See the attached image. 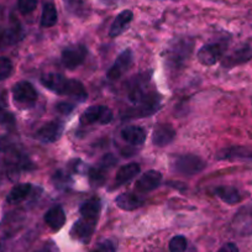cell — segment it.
<instances>
[{"mask_svg": "<svg viewBox=\"0 0 252 252\" xmlns=\"http://www.w3.org/2000/svg\"><path fill=\"white\" fill-rule=\"evenodd\" d=\"M113 111L104 105H92L81 115V124L83 125H92L98 123L100 125H106L113 120Z\"/></svg>", "mask_w": 252, "mask_h": 252, "instance_id": "3", "label": "cell"}, {"mask_svg": "<svg viewBox=\"0 0 252 252\" xmlns=\"http://www.w3.org/2000/svg\"><path fill=\"white\" fill-rule=\"evenodd\" d=\"M64 95L71 96V98L76 99L77 101H86L88 98V93H87L84 86L77 79H68Z\"/></svg>", "mask_w": 252, "mask_h": 252, "instance_id": "20", "label": "cell"}, {"mask_svg": "<svg viewBox=\"0 0 252 252\" xmlns=\"http://www.w3.org/2000/svg\"><path fill=\"white\" fill-rule=\"evenodd\" d=\"M252 52H251V48L250 47H242L240 50L235 51L234 53H231L230 56H227L226 58H224L222 61V67H230L232 66H236V64H240V63H244L246 61H249L251 58Z\"/></svg>", "mask_w": 252, "mask_h": 252, "instance_id": "18", "label": "cell"}, {"mask_svg": "<svg viewBox=\"0 0 252 252\" xmlns=\"http://www.w3.org/2000/svg\"><path fill=\"white\" fill-rule=\"evenodd\" d=\"M131 63L132 52L130 50H125L121 55H119V57L116 58L114 64L108 71V78L113 79V81L119 79L126 71H127V69H129V67L131 66Z\"/></svg>", "mask_w": 252, "mask_h": 252, "instance_id": "9", "label": "cell"}, {"mask_svg": "<svg viewBox=\"0 0 252 252\" xmlns=\"http://www.w3.org/2000/svg\"><path fill=\"white\" fill-rule=\"evenodd\" d=\"M140 173V164L139 163H127L125 166L120 167L119 171L116 172L115 179H114V183L111 189L119 188V187L124 186L125 183L131 181L132 178L137 176Z\"/></svg>", "mask_w": 252, "mask_h": 252, "instance_id": "13", "label": "cell"}, {"mask_svg": "<svg viewBox=\"0 0 252 252\" xmlns=\"http://www.w3.org/2000/svg\"><path fill=\"white\" fill-rule=\"evenodd\" d=\"M56 110L60 114H63V115H69V114L74 110V104L61 101V103H58L57 105H56Z\"/></svg>", "mask_w": 252, "mask_h": 252, "instance_id": "33", "label": "cell"}, {"mask_svg": "<svg viewBox=\"0 0 252 252\" xmlns=\"http://www.w3.org/2000/svg\"><path fill=\"white\" fill-rule=\"evenodd\" d=\"M69 181L68 174H66L63 171H58L56 172L55 176H53V182H55L56 187H62L66 186Z\"/></svg>", "mask_w": 252, "mask_h": 252, "instance_id": "31", "label": "cell"}, {"mask_svg": "<svg viewBox=\"0 0 252 252\" xmlns=\"http://www.w3.org/2000/svg\"><path fill=\"white\" fill-rule=\"evenodd\" d=\"M116 158L113 156V155H105V156L101 158L100 163H99V167L104 171H108L109 168H111L113 166H115Z\"/></svg>", "mask_w": 252, "mask_h": 252, "instance_id": "32", "label": "cell"}, {"mask_svg": "<svg viewBox=\"0 0 252 252\" xmlns=\"http://www.w3.org/2000/svg\"><path fill=\"white\" fill-rule=\"evenodd\" d=\"M115 203L120 209L126 210V212H131V210H135L141 207L144 204V199L140 198V195L136 194V193L129 192L119 195L115 199Z\"/></svg>", "mask_w": 252, "mask_h": 252, "instance_id": "16", "label": "cell"}, {"mask_svg": "<svg viewBox=\"0 0 252 252\" xmlns=\"http://www.w3.org/2000/svg\"><path fill=\"white\" fill-rule=\"evenodd\" d=\"M172 168L177 173L194 176L205 168V162L195 155H182L174 158Z\"/></svg>", "mask_w": 252, "mask_h": 252, "instance_id": "1", "label": "cell"}, {"mask_svg": "<svg viewBox=\"0 0 252 252\" xmlns=\"http://www.w3.org/2000/svg\"><path fill=\"white\" fill-rule=\"evenodd\" d=\"M87 56V48L84 45H74L64 48L61 56L63 66L68 69H74L83 63Z\"/></svg>", "mask_w": 252, "mask_h": 252, "instance_id": "5", "label": "cell"}, {"mask_svg": "<svg viewBox=\"0 0 252 252\" xmlns=\"http://www.w3.org/2000/svg\"><path fill=\"white\" fill-rule=\"evenodd\" d=\"M13 73V62L8 57H0V81L9 78Z\"/></svg>", "mask_w": 252, "mask_h": 252, "instance_id": "27", "label": "cell"}, {"mask_svg": "<svg viewBox=\"0 0 252 252\" xmlns=\"http://www.w3.org/2000/svg\"><path fill=\"white\" fill-rule=\"evenodd\" d=\"M187 239L182 235L172 237L169 241V252H186Z\"/></svg>", "mask_w": 252, "mask_h": 252, "instance_id": "26", "label": "cell"}, {"mask_svg": "<svg viewBox=\"0 0 252 252\" xmlns=\"http://www.w3.org/2000/svg\"><path fill=\"white\" fill-rule=\"evenodd\" d=\"M31 189H32V187H31L30 183L18 184V186L14 187L10 192H9L6 200H8V203H10V204L23 202V200L25 199V198H28V195L30 194Z\"/></svg>", "mask_w": 252, "mask_h": 252, "instance_id": "22", "label": "cell"}, {"mask_svg": "<svg viewBox=\"0 0 252 252\" xmlns=\"http://www.w3.org/2000/svg\"><path fill=\"white\" fill-rule=\"evenodd\" d=\"M20 37H21V31H20V28H19V25H18V26H14V28L9 29V30L6 31L4 40H5L6 43H15V42H18V40Z\"/></svg>", "mask_w": 252, "mask_h": 252, "instance_id": "30", "label": "cell"}, {"mask_svg": "<svg viewBox=\"0 0 252 252\" xmlns=\"http://www.w3.org/2000/svg\"><path fill=\"white\" fill-rule=\"evenodd\" d=\"M101 203L98 198H92V199L87 200L86 203H83V205L79 209L82 218H86V219L91 220H96L98 221L99 213H100Z\"/></svg>", "mask_w": 252, "mask_h": 252, "instance_id": "21", "label": "cell"}, {"mask_svg": "<svg viewBox=\"0 0 252 252\" xmlns=\"http://www.w3.org/2000/svg\"><path fill=\"white\" fill-rule=\"evenodd\" d=\"M226 45L224 42H212L204 45L198 51V61L204 66H213L222 57Z\"/></svg>", "mask_w": 252, "mask_h": 252, "instance_id": "4", "label": "cell"}, {"mask_svg": "<svg viewBox=\"0 0 252 252\" xmlns=\"http://www.w3.org/2000/svg\"><path fill=\"white\" fill-rule=\"evenodd\" d=\"M33 252H56V249L55 247L50 246V245H45V246H42L41 249L36 250V251Z\"/></svg>", "mask_w": 252, "mask_h": 252, "instance_id": "36", "label": "cell"}, {"mask_svg": "<svg viewBox=\"0 0 252 252\" xmlns=\"http://www.w3.org/2000/svg\"><path fill=\"white\" fill-rule=\"evenodd\" d=\"M217 158L221 159V161H252V147H226L217 155Z\"/></svg>", "mask_w": 252, "mask_h": 252, "instance_id": "7", "label": "cell"}, {"mask_svg": "<svg viewBox=\"0 0 252 252\" xmlns=\"http://www.w3.org/2000/svg\"><path fill=\"white\" fill-rule=\"evenodd\" d=\"M215 194L217 197H219L222 202H225L226 204L234 205L237 203L241 202L242 197L240 194V192L234 187H218L215 189Z\"/></svg>", "mask_w": 252, "mask_h": 252, "instance_id": "19", "label": "cell"}, {"mask_svg": "<svg viewBox=\"0 0 252 252\" xmlns=\"http://www.w3.org/2000/svg\"><path fill=\"white\" fill-rule=\"evenodd\" d=\"M96 220L86 219V218H81L74 222L73 227L71 230V235L73 239L78 240L82 242H88L91 237L93 236L94 230H95Z\"/></svg>", "mask_w": 252, "mask_h": 252, "instance_id": "6", "label": "cell"}, {"mask_svg": "<svg viewBox=\"0 0 252 252\" xmlns=\"http://www.w3.org/2000/svg\"><path fill=\"white\" fill-rule=\"evenodd\" d=\"M64 6L74 15H84L87 11V0H63Z\"/></svg>", "mask_w": 252, "mask_h": 252, "instance_id": "24", "label": "cell"}, {"mask_svg": "<svg viewBox=\"0 0 252 252\" xmlns=\"http://www.w3.org/2000/svg\"><path fill=\"white\" fill-rule=\"evenodd\" d=\"M58 15L56 6L52 3L45 4L42 10V16H41V26L42 28H52L57 24Z\"/></svg>", "mask_w": 252, "mask_h": 252, "instance_id": "23", "label": "cell"}, {"mask_svg": "<svg viewBox=\"0 0 252 252\" xmlns=\"http://www.w3.org/2000/svg\"><path fill=\"white\" fill-rule=\"evenodd\" d=\"M134 18V14L131 10H124L119 14L118 16L114 20L113 25H111L110 31H109V36L110 37H118L119 35L124 32V31L127 29V26L130 25V23L132 21Z\"/></svg>", "mask_w": 252, "mask_h": 252, "instance_id": "15", "label": "cell"}, {"mask_svg": "<svg viewBox=\"0 0 252 252\" xmlns=\"http://www.w3.org/2000/svg\"><path fill=\"white\" fill-rule=\"evenodd\" d=\"M67 82H68V79L60 73H47L41 78V83L43 84V87H46L48 91L53 92L58 95H64Z\"/></svg>", "mask_w": 252, "mask_h": 252, "instance_id": "12", "label": "cell"}, {"mask_svg": "<svg viewBox=\"0 0 252 252\" xmlns=\"http://www.w3.org/2000/svg\"><path fill=\"white\" fill-rule=\"evenodd\" d=\"M89 181H91V184L94 187H100L103 186L104 182H105L106 178V171L101 169L100 167L98 168H91L89 169Z\"/></svg>", "mask_w": 252, "mask_h": 252, "instance_id": "25", "label": "cell"}, {"mask_svg": "<svg viewBox=\"0 0 252 252\" xmlns=\"http://www.w3.org/2000/svg\"><path fill=\"white\" fill-rule=\"evenodd\" d=\"M45 222L51 229L57 231V230L62 229L66 222V214L61 207H53L47 210V213L45 214Z\"/></svg>", "mask_w": 252, "mask_h": 252, "instance_id": "17", "label": "cell"}, {"mask_svg": "<svg viewBox=\"0 0 252 252\" xmlns=\"http://www.w3.org/2000/svg\"><path fill=\"white\" fill-rule=\"evenodd\" d=\"M13 98L20 108H31L37 100V92L29 82H19L13 88Z\"/></svg>", "mask_w": 252, "mask_h": 252, "instance_id": "2", "label": "cell"}, {"mask_svg": "<svg viewBox=\"0 0 252 252\" xmlns=\"http://www.w3.org/2000/svg\"><path fill=\"white\" fill-rule=\"evenodd\" d=\"M218 252H239V247L234 242H227Z\"/></svg>", "mask_w": 252, "mask_h": 252, "instance_id": "35", "label": "cell"}, {"mask_svg": "<svg viewBox=\"0 0 252 252\" xmlns=\"http://www.w3.org/2000/svg\"><path fill=\"white\" fill-rule=\"evenodd\" d=\"M162 182V174L158 171H147L146 173L142 174L139 179L136 181V186L135 189L139 193H149L152 192L154 189H156Z\"/></svg>", "mask_w": 252, "mask_h": 252, "instance_id": "8", "label": "cell"}, {"mask_svg": "<svg viewBox=\"0 0 252 252\" xmlns=\"http://www.w3.org/2000/svg\"><path fill=\"white\" fill-rule=\"evenodd\" d=\"M63 131V124L61 121H51V123L45 124L36 134L40 141L46 142V144H52L57 141L61 137Z\"/></svg>", "mask_w": 252, "mask_h": 252, "instance_id": "10", "label": "cell"}, {"mask_svg": "<svg viewBox=\"0 0 252 252\" xmlns=\"http://www.w3.org/2000/svg\"><path fill=\"white\" fill-rule=\"evenodd\" d=\"M174 137H176V131L168 124H158L155 126L154 135H152V142L155 146H167L173 141Z\"/></svg>", "mask_w": 252, "mask_h": 252, "instance_id": "11", "label": "cell"}, {"mask_svg": "<svg viewBox=\"0 0 252 252\" xmlns=\"http://www.w3.org/2000/svg\"><path fill=\"white\" fill-rule=\"evenodd\" d=\"M91 252H116V245L111 240H103Z\"/></svg>", "mask_w": 252, "mask_h": 252, "instance_id": "29", "label": "cell"}, {"mask_svg": "<svg viewBox=\"0 0 252 252\" xmlns=\"http://www.w3.org/2000/svg\"><path fill=\"white\" fill-rule=\"evenodd\" d=\"M37 6V0H18V8L20 13L30 14Z\"/></svg>", "mask_w": 252, "mask_h": 252, "instance_id": "28", "label": "cell"}, {"mask_svg": "<svg viewBox=\"0 0 252 252\" xmlns=\"http://www.w3.org/2000/svg\"><path fill=\"white\" fill-rule=\"evenodd\" d=\"M0 124H3V125H14L15 119H14L13 114L4 110V109H0Z\"/></svg>", "mask_w": 252, "mask_h": 252, "instance_id": "34", "label": "cell"}, {"mask_svg": "<svg viewBox=\"0 0 252 252\" xmlns=\"http://www.w3.org/2000/svg\"><path fill=\"white\" fill-rule=\"evenodd\" d=\"M121 137L132 146H140L146 140V131L140 126H126L121 131Z\"/></svg>", "mask_w": 252, "mask_h": 252, "instance_id": "14", "label": "cell"}]
</instances>
